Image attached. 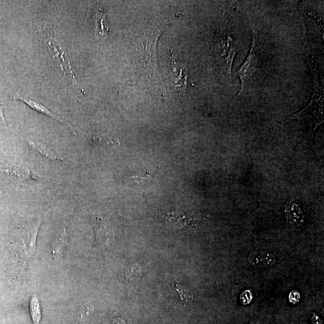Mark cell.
Instances as JSON below:
<instances>
[{
  "label": "cell",
  "mask_w": 324,
  "mask_h": 324,
  "mask_svg": "<svg viewBox=\"0 0 324 324\" xmlns=\"http://www.w3.org/2000/svg\"><path fill=\"white\" fill-rule=\"evenodd\" d=\"M249 262L255 267H267L273 265L276 262V258L273 253L256 251L250 253L249 256Z\"/></svg>",
  "instance_id": "cell-8"
},
{
  "label": "cell",
  "mask_w": 324,
  "mask_h": 324,
  "mask_svg": "<svg viewBox=\"0 0 324 324\" xmlns=\"http://www.w3.org/2000/svg\"><path fill=\"white\" fill-rule=\"evenodd\" d=\"M3 110H4V106L0 104V126L5 127L7 129Z\"/></svg>",
  "instance_id": "cell-18"
},
{
  "label": "cell",
  "mask_w": 324,
  "mask_h": 324,
  "mask_svg": "<svg viewBox=\"0 0 324 324\" xmlns=\"http://www.w3.org/2000/svg\"><path fill=\"white\" fill-rule=\"evenodd\" d=\"M285 212L289 224L293 227H299L303 224L304 215L299 205L295 200L288 201L286 204Z\"/></svg>",
  "instance_id": "cell-6"
},
{
  "label": "cell",
  "mask_w": 324,
  "mask_h": 324,
  "mask_svg": "<svg viewBox=\"0 0 324 324\" xmlns=\"http://www.w3.org/2000/svg\"><path fill=\"white\" fill-rule=\"evenodd\" d=\"M30 313L34 324H39L41 320V309L40 306L39 300L38 296L35 295L32 296L30 299Z\"/></svg>",
  "instance_id": "cell-14"
},
{
  "label": "cell",
  "mask_w": 324,
  "mask_h": 324,
  "mask_svg": "<svg viewBox=\"0 0 324 324\" xmlns=\"http://www.w3.org/2000/svg\"><path fill=\"white\" fill-rule=\"evenodd\" d=\"M67 243V232L66 226L64 227L60 232V236L55 242L52 254L55 262L60 263L62 261L63 252Z\"/></svg>",
  "instance_id": "cell-9"
},
{
  "label": "cell",
  "mask_w": 324,
  "mask_h": 324,
  "mask_svg": "<svg viewBox=\"0 0 324 324\" xmlns=\"http://www.w3.org/2000/svg\"><path fill=\"white\" fill-rule=\"evenodd\" d=\"M14 99L20 100L21 102L26 103L27 105L31 107V108L35 110V111L41 112L42 114L47 115L49 116V117L53 118L54 120H56L64 124H66V126H68L70 129L75 131L71 125H70L68 122L64 120L62 118L60 117L59 116H58L57 114H55V113L52 112L51 110L47 108V107L44 105H43L42 103L38 102V101L29 99V98H24L22 97H14Z\"/></svg>",
  "instance_id": "cell-7"
},
{
  "label": "cell",
  "mask_w": 324,
  "mask_h": 324,
  "mask_svg": "<svg viewBox=\"0 0 324 324\" xmlns=\"http://www.w3.org/2000/svg\"><path fill=\"white\" fill-rule=\"evenodd\" d=\"M239 51L238 40L230 33H224L217 40L215 45L216 62L223 74L229 79L232 77L235 57Z\"/></svg>",
  "instance_id": "cell-2"
},
{
  "label": "cell",
  "mask_w": 324,
  "mask_h": 324,
  "mask_svg": "<svg viewBox=\"0 0 324 324\" xmlns=\"http://www.w3.org/2000/svg\"><path fill=\"white\" fill-rule=\"evenodd\" d=\"M0 173L6 179L18 182L31 181L38 178L32 175L26 165L10 158L0 160Z\"/></svg>",
  "instance_id": "cell-4"
},
{
  "label": "cell",
  "mask_w": 324,
  "mask_h": 324,
  "mask_svg": "<svg viewBox=\"0 0 324 324\" xmlns=\"http://www.w3.org/2000/svg\"><path fill=\"white\" fill-rule=\"evenodd\" d=\"M39 227V224L35 226V228L33 229L31 234H30L29 243L28 245L26 246L25 249H24L23 269L24 268V266L27 265L29 260L30 258L32 257V256L34 255V253L35 252L37 237H38Z\"/></svg>",
  "instance_id": "cell-12"
},
{
  "label": "cell",
  "mask_w": 324,
  "mask_h": 324,
  "mask_svg": "<svg viewBox=\"0 0 324 324\" xmlns=\"http://www.w3.org/2000/svg\"><path fill=\"white\" fill-rule=\"evenodd\" d=\"M110 324H126V323L121 317L115 316L112 317Z\"/></svg>",
  "instance_id": "cell-21"
},
{
  "label": "cell",
  "mask_w": 324,
  "mask_h": 324,
  "mask_svg": "<svg viewBox=\"0 0 324 324\" xmlns=\"http://www.w3.org/2000/svg\"><path fill=\"white\" fill-rule=\"evenodd\" d=\"M105 15L102 12L97 11L94 14V34L98 41L103 42L105 41L108 34V29L104 26V21L105 20Z\"/></svg>",
  "instance_id": "cell-10"
},
{
  "label": "cell",
  "mask_w": 324,
  "mask_h": 324,
  "mask_svg": "<svg viewBox=\"0 0 324 324\" xmlns=\"http://www.w3.org/2000/svg\"><path fill=\"white\" fill-rule=\"evenodd\" d=\"M310 56L308 57V62L312 76L313 84V94L311 96L309 103L301 110L300 111L296 112V114L289 116L285 120L280 122L279 124L275 126L270 131V134L267 137L270 136L274 131L279 128L282 127L284 125L288 123L289 122L293 120H304L307 122L308 126V130L307 135L302 140L299 147L302 145L306 144L313 138L314 134L320 125H321L324 121L323 106V89L320 84L318 71L315 58L310 50H309Z\"/></svg>",
  "instance_id": "cell-1"
},
{
  "label": "cell",
  "mask_w": 324,
  "mask_h": 324,
  "mask_svg": "<svg viewBox=\"0 0 324 324\" xmlns=\"http://www.w3.org/2000/svg\"><path fill=\"white\" fill-rule=\"evenodd\" d=\"M261 67V59L259 55L256 33L255 30H253L251 49L247 59L237 72V75L241 84V90L238 96L242 95L254 83Z\"/></svg>",
  "instance_id": "cell-3"
},
{
  "label": "cell",
  "mask_w": 324,
  "mask_h": 324,
  "mask_svg": "<svg viewBox=\"0 0 324 324\" xmlns=\"http://www.w3.org/2000/svg\"><path fill=\"white\" fill-rule=\"evenodd\" d=\"M27 142L33 151L38 152L42 156L47 157L50 160L62 161V159L58 157L53 151H51L50 148L43 143L33 141L32 140H27Z\"/></svg>",
  "instance_id": "cell-11"
},
{
  "label": "cell",
  "mask_w": 324,
  "mask_h": 324,
  "mask_svg": "<svg viewBox=\"0 0 324 324\" xmlns=\"http://www.w3.org/2000/svg\"><path fill=\"white\" fill-rule=\"evenodd\" d=\"M94 144L117 145L120 144V140L117 137L109 136L106 134H94L92 138Z\"/></svg>",
  "instance_id": "cell-15"
},
{
  "label": "cell",
  "mask_w": 324,
  "mask_h": 324,
  "mask_svg": "<svg viewBox=\"0 0 324 324\" xmlns=\"http://www.w3.org/2000/svg\"><path fill=\"white\" fill-rule=\"evenodd\" d=\"M94 227L96 232V241L94 243V246L97 248L109 247L114 238V234H113L111 229L105 225H103L100 220H97Z\"/></svg>",
  "instance_id": "cell-5"
},
{
  "label": "cell",
  "mask_w": 324,
  "mask_h": 324,
  "mask_svg": "<svg viewBox=\"0 0 324 324\" xmlns=\"http://www.w3.org/2000/svg\"><path fill=\"white\" fill-rule=\"evenodd\" d=\"M93 311V305H87L82 307L78 312V321L80 322H87L92 315Z\"/></svg>",
  "instance_id": "cell-16"
},
{
  "label": "cell",
  "mask_w": 324,
  "mask_h": 324,
  "mask_svg": "<svg viewBox=\"0 0 324 324\" xmlns=\"http://www.w3.org/2000/svg\"><path fill=\"white\" fill-rule=\"evenodd\" d=\"M173 289L177 293V296H178L177 298L183 303L189 304L193 302L194 299V293L187 287L183 286L177 283L174 285Z\"/></svg>",
  "instance_id": "cell-13"
},
{
  "label": "cell",
  "mask_w": 324,
  "mask_h": 324,
  "mask_svg": "<svg viewBox=\"0 0 324 324\" xmlns=\"http://www.w3.org/2000/svg\"><path fill=\"white\" fill-rule=\"evenodd\" d=\"M300 296L297 291H293L289 295V300L293 303H296L299 301Z\"/></svg>",
  "instance_id": "cell-19"
},
{
  "label": "cell",
  "mask_w": 324,
  "mask_h": 324,
  "mask_svg": "<svg viewBox=\"0 0 324 324\" xmlns=\"http://www.w3.org/2000/svg\"><path fill=\"white\" fill-rule=\"evenodd\" d=\"M241 296H246V299H244V300L243 301V303L247 304L249 303V301H251L252 293L251 292H250L249 291L244 292Z\"/></svg>",
  "instance_id": "cell-20"
},
{
  "label": "cell",
  "mask_w": 324,
  "mask_h": 324,
  "mask_svg": "<svg viewBox=\"0 0 324 324\" xmlns=\"http://www.w3.org/2000/svg\"><path fill=\"white\" fill-rule=\"evenodd\" d=\"M312 320L314 324H322L321 320L320 319L318 316L315 315V314H314L312 317Z\"/></svg>",
  "instance_id": "cell-22"
},
{
  "label": "cell",
  "mask_w": 324,
  "mask_h": 324,
  "mask_svg": "<svg viewBox=\"0 0 324 324\" xmlns=\"http://www.w3.org/2000/svg\"><path fill=\"white\" fill-rule=\"evenodd\" d=\"M152 177H153V174L146 172L144 175L129 177V178H127V181L142 184V183L150 182Z\"/></svg>",
  "instance_id": "cell-17"
}]
</instances>
